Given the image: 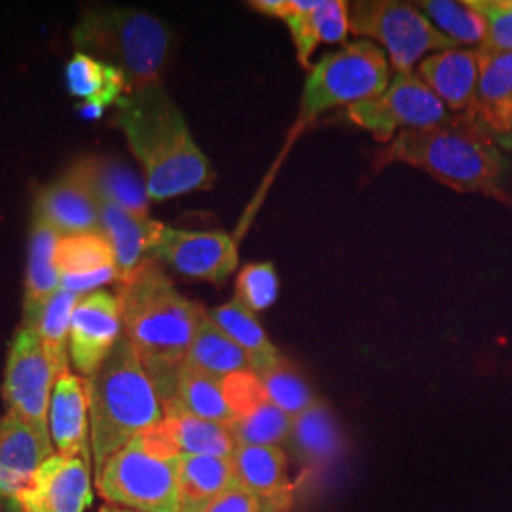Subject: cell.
Instances as JSON below:
<instances>
[{
  "label": "cell",
  "mask_w": 512,
  "mask_h": 512,
  "mask_svg": "<svg viewBox=\"0 0 512 512\" xmlns=\"http://www.w3.org/2000/svg\"><path fill=\"white\" fill-rule=\"evenodd\" d=\"M118 302L124 336L165 406L175 397L179 372L205 308L179 293L156 258H147L120 279Z\"/></svg>",
  "instance_id": "6da1fadb"
},
{
  "label": "cell",
  "mask_w": 512,
  "mask_h": 512,
  "mask_svg": "<svg viewBox=\"0 0 512 512\" xmlns=\"http://www.w3.org/2000/svg\"><path fill=\"white\" fill-rule=\"evenodd\" d=\"M114 124L141 165L150 200L162 202L215 183V171L162 84L129 92L116 103Z\"/></svg>",
  "instance_id": "7a4b0ae2"
},
{
  "label": "cell",
  "mask_w": 512,
  "mask_h": 512,
  "mask_svg": "<svg viewBox=\"0 0 512 512\" xmlns=\"http://www.w3.org/2000/svg\"><path fill=\"white\" fill-rule=\"evenodd\" d=\"M387 164L412 165L461 194L511 202L503 148L471 118L454 116L437 128L399 133L380 154V165Z\"/></svg>",
  "instance_id": "3957f363"
},
{
  "label": "cell",
  "mask_w": 512,
  "mask_h": 512,
  "mask_svg": "<svg viewBox=\"0 0 512 512\" xmlns=\"http://www.w3.org/2000/svg\"><path fill=\"white\" fill-rule=\"evenodd\" d=\"M95 475L129 442L164 421V406L137 351L122 334L105 363L84 380Z\"/></svg>",
  "instance_id": "277c9868"
},
{
  "label": "cell",
  "mask_w": 512,
  "mask_h": 512,
  "mask_svg": "<svg viewBox=\"0 0 512 512\" xmlns=\"http://www.w3.org/2000/svg\"><path fill=\"white\" fill-rule=\"evenodd\" d=\"M76 54L90 55L126 76L128 93L162 84L171 29L162 19L128 8H90L73 31Z\"/></svg>",
  "instance_id": "5b68a950"
},
{
  "label": "cell",
  "mask_w": 512,
  "mask_h": 512,
  "mask_svg": "<svg viewBox=\"0 0 512 512\" xmlns=\"http://www.w3.org/2000/svg\"><path fill=\"white\" fill-rule=\"evenodd\" d=\"M389 59L374 42L359 40L325 55L306 80L300 122L308 124L336 107L370 101L389 86Z\"/></svg>",
  "instance_id": "8992f818"
},
{
  "label": "cell",
  "mask_w": 512,
  "mask_h": 512,
  "mask_svg": "<svg viewBox=\"0 0 512 512\" xmlns=\"http://www.w3.org/2000/svg\"><path fill=\"white\" fill-rule=\"evenodd\" d=\"M349 31L380 42L397 73L410 69L429 52L458 48L423 16L416 4L397 0H359L349 4Z\"/></svg>",
  "instance_id": "52a82bcc"
},
{
  "label": "cell",
  "mask_w": 512,
  "mask_h": 512,
  "mask_svg": "<svg viewBox=\"0 0 512 512\" xmlns=\"http://www.w3.org/2000/svg\"><path fill=\"white\" fill-rule=\"evenodd\" d=\"M97 490L112 505L137 512H181L173 459L152 456L139 439L114 454L95 475Z\"/></svg>",
  "instance_id": "ba28073f"
},
{
  "label": "cell",
  "mask_w": 512,
  "mask_h": 512,
  "mask_svg": "<svg viewBox=\"0 0 512 512\" xmlns=\"http://www.w3.org/2000/svg\"><path fill=\"white\" fill-rule=\"evenodd\" d=\"M348 116L382 145H389L403 131L437 128L454 118L420 74L412 71L395 74L382 95L348 107Z\"/></svg>",
  "instance_id": "9c48e42d"
},
{
  "label": "cell",
  "mask_w": 512,
  "mask_h": 512,
  "mask_svg": "<svg viewBox=\"0 0 512 512\" xmlns=\"http://www.w3.org/2000/svg\"><path fill=\"white\" fill-rule=\"evenodd\" d=\"M54 384V372L37 329L21 327L8 349L2 399L6 414L27 423L48 444H54L50 437V401Z\"/></svg>",
  "instance_id": "30bf717a"
},
{
  "label": "cell",
  "mask_w": 512,
  "mask_h": 512,
  "mask_svg": "<svg viewBox=\"0 0 512 512\" xmlns=\"http://www.w3.org/2000/svg\"><path fill=\"white\" fill-rule=\"evenodd\" d=\"M179 274L224 283L239 264L238 243L224 232H190L165 226L150 253Z\"/></svg>",
  "instance_id": "8fae6325"
},
{
  "label": "cell",
  "mask_w": 512,
  "mask_h": 512,
  "mask_svg": "<svg viewBox=\"0 0 512 512\" xmlns=\"http://www.w3.org/2000/svg\"><path fill=\"white\" fill-rule=\"evenodd\" d=\"M122 330L118 296L95 291L78 300L71 319L69 357L80 378H92L122 338Z\"/></svg>",
  "instance_id": "7c38bea8"
},
{
  "label": "cell",
  "mask_w": 512,
  "mask_h": 512,
  "mask_svg": "<svg viewBox=\"0 0 512 512\" xmlns=\"http://www.w3.org/2000/svg\"><path fill=\"white\" fill-rule=\"evenodd\" d=\"M90 465L54 454L16 497L21 512H86L92 505Z\"/></svg>",
  "instance_id": "4fadbf2b"
},
{
  "label": "cell",
  "mask_w": 512,
  "mask_h": 512,
  "mask_svg": "<svg viewBox=\"0 0 512 512\" xmlns=\"http://www.w3.org/2000/svg\"><path fill=\"white\" fill-rule=\"evenodd\" d=\"M35 215L65 236L101 234V207L92 186L71 167L63 177L40 190Z\"/></svg>",
  "instance_id": "5bb4252c"
},
{
  "label": "cell",
  "mask_w": 512,
  "mask_h": 512,
  "mask_svg": "<svg viewBox=\"0 0 512 512\" xmlns=\"http://www.w3.org/2000/svg\"><path fill=\"white\" fill-rule=\"evenodd\" d=\"M469 118L503 150H512V54L478 48V88Z\"/></svg>",
  "instance_id": "9a60e30c"
},
{
  "label": "cell",
  "mask_w": 512,
  "mask_h": 512,
  "mask_svg": "<svg viewBox=\"0 0 512 512\" xmlns=\"http://www.w3.org/2000/svg\"><path fill=\"white\" fill-rule=\"evenodd\" d=\"M50 437L59 456L92 463L86 382L71 370L59 376L52 389Z\"/></svg>",
  "instance_id": "2e32d148"
},
{
  "label": "cell",
  "mask_w": 512,
  "mask_h": 512,
  "mask_svg": "<svg viewBox=\"0 0 512 512\" xmlns=\"http://www.w3.org/2000/svg\"><path fill=\"white\" fill-rule=\"evenodd\" d=\"M420 78L456 116L469 118L478 88V48H454L425 57Z\"/></svg>",
  "instance_id": "e0dca14e"
},
{
  "label": "cell",
  "mask_w": 512,
  "mask_h": 512,
  "mask_svg": "<svg viewBox=\"0 0 512 512\" xmlns=\"http://www.w3.org/2000/svg\"><path fill=\"white\" fill-rule=\"evenodd\" d=\"M54 450L27 423L10 414L0 416V497L16 501Z\"/></svg>",
  "instance_id": "ac0fdd59"
},
{
  "label": "cell",
  "mask_w": 512,
  "mask_h": 512,
  "mask_svg": "<svg viewBox=\"0 0 512 512\" xmlns=\"http://www.w3.org/2000/svg\"><path fill=\"white\" fill-rule=\"evenodd\" d=\"M236 486L283 512L291 501L289 458L279 446H238L232 454Z\"/></svg>",
  "instance_id": "d6986e66"
},
{
  "label": "cell",
  "mask_w": 512,
  "mask_h": 512,
  "mask_svg": "<svg viewBox=\"0 0 512 512\" xmlns=\"http://www.w3.org/2000/svg\"><path fill=\"white\" fill-rule=\"evenodd\" d=\"M296 12L285 19L293 37L296 57L310 67L317 46L344 42L349 33V4L344 0H294Z\"/></svg>",
  "instance_id": "ffe728a7"
},
{
  "label": "cell",
  "mask_w": 512,
  "mask_h": 512,
  "mask_svg": "<svg viewBox=\"0 0 512 512\" xmlns=\"http://www.w3.org/2000/svg\"><path fill=\"white\" fill-rule=\"evenodd\" d=\"M99 207L101 234L109 239L122 279L150 258L164 224L150 217L133 215L128 209L105 200H99Z\"/></svg>",
  "instance_id": "44dd1931"
},
{
  "label": "cell",
  "mask_w": 512,
  "mask_h": 512,
  "mask_svg": "<svg viewBox=\"0 0 512 512\" xmlns=\"http://www.w3.org/2000/svg\"><path fill=\"white\" fill-rule=\"evenodd\" d=\"M59 239L61 234L57 230H54L46 220L33 215L21 327L35 329L40 310L61 287V274L55 264V251Z\"/></svg>",
  "instance_id": "7402d4cb"
},
{
  "label": "cell",
  "mask_w": 512,
  "mask_h": 512,
  "mask_svg": "<svg viewBox=\"0 0 512 512\" xmlns=\"http://www.w3.org/2000/svg\"><path fill=\"white\" fill-rule=\"evenodd\" d=\"M287 446L300 463L327 467L344 454L346 439L329 404L317 401L306 412L293 418Z\"/></svg>",
  "instance_id": "603a6c76"
},
{
  "label": "cell",
  "mask_w": 512,
  "mask_h": 512,
  "mask_svg": "<svg viewBox=\"0 0 512 512\" xmlns=\"http://www.w3.org/2000/svg\"><path fill=\"white\" fill-rule=\"evenodd\" d=\"M181 512H198L228 488L236 486L232 461L217 456H177L173 458Z\"/></svg>",
  "instance_id": "cb8c5ba5"
},
{
  "label": "cell",
  "mask_w": 512,
  "mask_h": 512,
  "mask_svg": "<svg viewBox=\"0 0 512 512\" xmlns=\"http://www.w3.org/2000/svg\"><path fill=\"white\" fill-rule=\"evenodd\" d=\"M74 167L86 179V183L92 186L99 200L124 207L133 215L150 217V198L145 181H141L126 165L107 158H88L76 162Z\"/></svg>",
  "instance_id": "d4e9b609"
},
{
  "label": "cell",
  "mask_w": 512,
  "mask_h": 512,
  "mask_svg": "<svg viewBox=\"0 0 512 512\" xmlns=\"http://www.w3.org/2000/svg\"><path fill=\"white\" fill-rule=\"evenodd\" d=\"M184 366L217 380H226L234 374L251 372L245 351L207 317V310L192 338Z\"/></svg>",
  "instance_id": "484cf974"
},
{
  "label": "cell",
  "mask_w": 512,
  "mask_h": 512,
  "mask_svg": "<svg viewBox=\"0 0 512 512\" xmlns=\"http://www.w3.org/2000/svg\"><path fill=\"white\" fill-rule=\"evenodd\" d=\"M207 317L245 351L253 374L274 365L283 357L258 323L255 313L239 304L236 298L207 310Z\"/></svg>",
  "instance_id": "4316f807"
},
{
  "label": "cell",
  "mask_w": 512,
  "mask_h": 512,
  "mask_svg": "<svg viewBox=\"0 0 512 512\" xmlns=\"http://www.w3.org/2000/svg\"><path fill=\"white\" fill-rule=\"evenodd\" d=\"M164 427L179 456L232 458L238 444L230 427L202 420L183 410H167Z\"/></svg>",
  "instance_id": "83f0119b"
},
{
  "label": "cell",
  "mask_w": 512,
  "mask_h": 512,
  "mask_svg": "<svg viewBox=\"0 0 512 512\" xmlns=\"http://www.w3.org/2000/svg\"><path fill=\"white\" fill-rule=\"evenodd\" d=\"M167 410H183L202 420L215 421L230 427L236 420V414L228 403L222 380L205 376L198 370L183 366L179 372L177 389L173 401L164 406Z\"/></svg>",
  "instance_id": "f1b7e54d"
},
{
  "label": "cell",
  "mask_w": 512,
  "mask_h": 512,
  "mask_svg": "<svg viewBox=\"0 0 512 512\" xmlns=\"http://www.w3.org/2000/svg\"><path fill=\"white\" fill-rule=\"evenodd\" d=\"M65 80L73 97L101 110L116 105L128 93L126 76L90 55L74 54L67 65Z\"/></svg>",
  "instance_id": "f546056e"
},
{
  "label": "cell",
  "mask_w": 512,
  "mask_h": 512,
  "mask_svg": "<svg viewBox=\"0 0 512 512\" xmlns=\"http://www.w3.org/2000/svg\"><path fill=\"white\" fill-rule=\"evenodd\" d=\"M80 296L59 287L54 296L40 310L35 329H37L42 348L52 366L55 380L69 372V336H71V319Z\"/></svg>",
  "instance_id": "4dcf8cb0"
},
{
  "label": "cell",
  "mask_w": 512,
  "mask_h": 512,
  "mask_svg": "<svg viewBox=\"0 0 512 512\" xmlns=\"http://www.w3.org/2000/svg\"><path fill=\"white\" fill-rule=\"evenodd\" d=\"M55 264L61 277H90L118 272L116 256L109 239L103 234H76L59 239Z\"/></svg>",
  "instance_id": "1f68e13d"
},
{
  "label": "cell",
  "mask_w": 512,
  "mask_h": 512,
  "mask_svg": "<svg viewBox=\"0 0 512 512\" xmlns=\"http://www.w3.org/2000/svg\"><path fill=\"white\" fill-rule=\"evenodd\" d=\"M293 418L277 408L264 395L253 406L243 410L230 425V433L238 446H283L291 433Z\"/></svg>",
  "instance_id": "d6a6232c"
},
{
  "label": "cell",
  "mask_w": 512,
  "mask_h": 512,
  "mask_svg": "<svg viewBox=\"0 0 512 512\" xmlns=\"http://www.w3.org/2000/svg\"><path fill=\"white\" fill-rule=\"evenodd\" d=\"M255 376L270 403H274L291 418L300 416L319 401L308 382L300 376V372L287 357H281L274 365L255 372Z\"/></svg>",
  "instance_id": "836d02e7"
},
{
  "label": "cell",
  "mask_w": 512,
  "mask_h": 512,
  "mask_svg": "<svg viewBox=\"0 0 512 512\" xmlns=\"http://www.w3.org/2000/svg\"><path fill=\"white\" fill-rule=\"evenodd\" d=\"M444 37L456 44H482L486 38V21L475 8L456 0H423L416 4Z\"/></svg>",
  "instance_id": "e575fe53"
},
{
  "label": "cell",
  "mask_w": 512,
  "mask_h": 512,
  "mask_svg": "<svg viewBox=\"0 0 512 512\" xmlns=\"http://www.w3.org/2000/svg\"><path fill=\"white\" fill-rule=\"evenodd\" d=\"M279 296V277L272 262H253L241 268L236 281V300L247 310L272 308Z\"/></svg>",
  "instance_id": "d590c367"
},
{
  "label": "cell",
  "mask_w": 512,
  "mask_h": 512,
  "mask_svg": "<svg viewBox=\"0 0 512 512\" xmlns=\"http://www.w3.org/2000/svg\"><path fill=\"white\" fill-rule=\"evenodd\" d=\"M469 4L486 21V38L478 48L512 54V0H469Z\"/></svg>",
  "instance_id": "8d00e7d4"
},
{
  "label": "cell",
  "mask_w": 512,
  "mask_h": 512,
  "mask_svg": "<svg viewBox=\"0 0 512 512\" xmlns=\"http://www.w3.org/2000/svg\"><path fill=\"white\" fill-rule=\"evenodd\" d=\"M198 512H281L268 501L249 494L247 490L232 486Z\"/></svg>",
  "instance_id": "74e56055"
},
{
  "label": "cell",
  "mask_w": 512,
  "mask_h": 512,
  "mask_svg": "<svg viewBox=\"0 0 512 512\" xmlns=\"http://www.w3.org/2000/svg\"><path fill=\"white\" fill-rule=\"evenodd\" d=\"M249 6L264 16L283 19V21L291 18L296 12L294 0H255V2H249Z\"/></svg>",
  "instance_id": "f35d334b"
},
{
  "label": "cell",
  "mask_w": 512,
  "mask_h": 512,
  "mask_svg": "<svg viewBox=\"0 0 512 512\" xmlns=\"http://www.w3.org/2000/svg\"><path fill=\"white\" fill-rule=\"evenodd\" d=\"M99 512H137V511H124V509H118V507H103Z\"/></svg>",
  "instance_id": "ab89813d"
}]
</instances>
